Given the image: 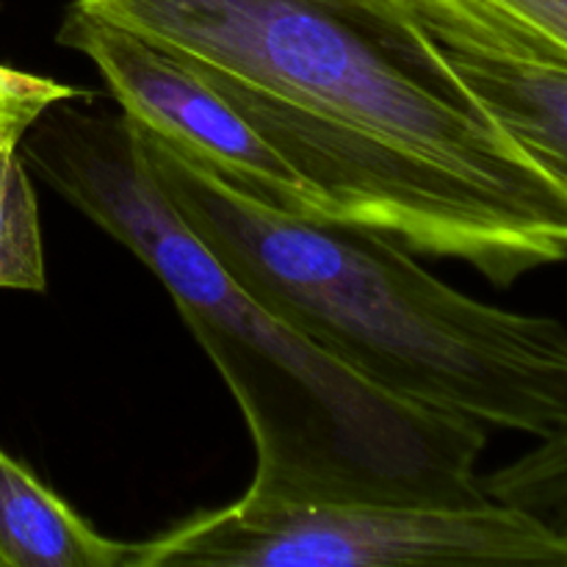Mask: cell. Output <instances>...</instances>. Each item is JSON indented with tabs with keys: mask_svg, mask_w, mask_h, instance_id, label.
<instances>
[{
	"mask_svg": "<svg viewBox=\"0 0 567 567\" xmlns=\"http://www.w3.org/2000/svg\"><path fill=\"white\" fill-rule=\"evenodd\" d=\"M0 288L44 291V247L20 138H0Z\"/></svg>",
	"mask_w": 567,
	"mask_h": 567,
	"instance_id": "9",
	"label": "cell"
},
{
	"mask_svg": "<svg viewBox=\"0 0 567 567\" xmlns=\"http://www.w3.org/2000/svg\"><path fill=\"white\" fill-rule=\"evenodd\" d=\"M482 491L493 502L526 509L546 524L557 518L567 509V426L482 476Z\"/></svg>",
	"mask_w": 567,
	"mask_h": 567,
	"instance_id": "10",
	"label": "cell"
},
{
	"mask_svg": "<svg viewBox=\"0 0 567 567\" xmlns=\"http://www.w3.org/2000/svg\"><path fill=\"white\" fill-rule=\"evenodd\" d=\"M6 81H9V72H6V66H0V89L6 86ZM22 133H25V127H22L17 120H11V116L0 109V138L3 136L22 138Z\"/></svg>",
	"mask_w": 567,
	"mask_h": 567,
	"instance_id": "11",
	"label": "cell"
},
{
	"mask_svg": "<svg viewBox=\"0 0 567 567\" xmlns=\"http://www.w3.org/2000/svg\"><path fill=\"white\" fill-rule=\"evenodd\" d=\"M567 567V537L526 509L480 504L266 502L192 515L131 543L127 567Z\"/></svg>",
	"mask_w": 567,
	"mask_h": 567,
	"instance_id": "4",
	"label": "cell"
},
{
	"mask_svg": "<svg viewBox=\"0 0 567 567\" xmlns=\"http://www.w3.org/2000/svg\"><path fill=\"white\" fill-rule=\"evenodd\" d=\"M131 543L111 540L0 449V567H127Z\"/></svg>",
	"mask_w": 567,
	"mask_h": 567,
	"instance_id": "7",
	"label": "cell"
},
{
	"mask_svg": "<svg viewBox=\"0 0 567 567\" xmlns=\"http://www.w3.org/2000/svg\"><path fill=\"white\" fill-rule=\"evenodd\" d=\"M426 31L502 131L567 188V66L524 59L463 33Z\"/></svg>",
	"mask_w": 567,
	"mask_h": 567,
	"instance_id": "6",
	"label": "cell"
},
{
	"mask_svg": "<svg viewBox=\"0 0 567 567\" xmlns=\"http://www.w3.org/2000/svg\"><path fill=\"white\" fill-rule=\"evenodd\" d=\"M28 169L147 266L236 399L249 498L485 502V426L377 391L266 310L186 225L125 114L59 100L20 138Z\"/></svg>",
	"mask_w": 567,
	"mask_h": 567,
	"instance_id": "2",
	"label": "cell"
},
{
	"mask_svg": "<svg viewBox=\"0 0 567 567\" xmlns=\"http://www.w3.org/2000/svg\"><path fill=\"white\" fill-rule=\"evenodd\" d=\"M548 526H554L557 532H563V535L567 537V509H563V513L557 515V518L548 520Z\"/></svg>",
	"mask_w": 567,
	"mask_h": 567,
	"instance_id": "12",
	"label": "cell"
},
{
	"mask_svg": "<svg viewBox=\"0 0 567 567\" xmlns=\"http://www.w3.org/2000/svg\"><path fill=\"white\" fill-rule=\"evenodd\" d=\"M197 72L330 205L509 288L567 264V188L471 94L408 0H70Z\"/></svg>",
	"mask_w": 567,
	"mask_h": 567,
	"instance_id": "1",
	"label": "cell"
},
{
	"mask_svg": "<svg viewBox=\"0 0 567 567\" xmlns=\"http://www.w3.org/2000/svg\"><path fill=\"white\" fill-rule=\"evenodd\" d=\"M133 131L158 186L221 266L343 369L388 396L537 441L567 426L563 321L480 302L385 233L271 208Z\"/></svg>",
	"mask_w": 567,
	"mask_h": 567,
	"instance_id": "3",
	"label": "cell"
},
{
	"mask_svg": "<svg viewBox=\"0 0 567 567\" xmlns=\"http://www.w3.org/2000/svg\"><path fill=\"white\" fill-rule=\"evenodd\" d=\"M426 28L567 66V0H408Z\"/></svg>",
	"mask_w": 567,
	"mask_h": 567,
	"instance_id": "8",
	"label": "cell"
},
{
	"mask_svg": "<svg viewBox=\"0 0 567 567\" xmlns=\"http://www.w3.org/2000/svg\"><path fill=\"white\" fill-rule=\"evenodd\" d=\"M59 44L86 55L122 114L142 131L199 161L247 197L277 210L332 219L330 205L305 183L197 72L136 33L66 6Z\"/></svg>",
	"mask_w": 567,
	"mask_h": 567,
	"instance_id": "5",
	"label": "cell"
}]
</instances>
